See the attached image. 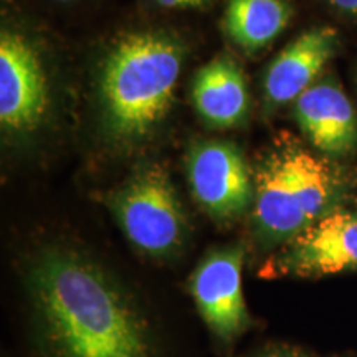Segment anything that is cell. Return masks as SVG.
I'll use <instances>...</instances> for the list:
<instances>
[{
  "mask_svg": "<svg viewBox=\"0 0 357 357\" xmlns=\"http://www.w3.org/2000/svg\"><path fill=\"white\" fill-rule=\"evenodd\" d=\"M199 113L215 126H234L247 111V86L231 60L217 58L199 71L194 84Z\"/></svg>",
  "mask_w": 357,
  "mask_h": 357,
  "instance_id": "8fae6325",
  "label": "cell"
},
{
  "mask_svg": "<svg viewBox=\"0 0 357 357\" xmlns=\"http://www.w3.org/2000/svg\"><path fill=\"white\" fill-rule=\"evenodd\" d=\"M337 48V32L328 26L307 30L289 43L268 68L265 91L275 105L298 100L331 60Z\"/></svg>",
  "mask_w": 357,
  "mask_h": 357,
  "instance_id": "30bf717a",
  "label": "cell"
},
{
  "mask_svg": "<svg viewBox=\"0 0 357 357\" xmlns=\"http://www.w3.org/2000/svg\"><path fill=\"white\" fill-rule=\"evenodd\" d=\"M298 123L307 139L326 154L342 155L357 146V119L341 88L319 83L296 100Z\"/></svg>",
  "mask_w": 357,
  "mask_h": 357,
  "instance_id": "9c48e42d",
  "label": "cell"
},
{
  "mask_svg": "<svg viewBox=\"0 0 357 357\" xmlns=\"http://www.w3.org/2000/svg\"><path fill=\"white\" fill-rule=\"evenodd\" d=\"M270 275L324 276L357 270V212H329L289 238Z\"/></svg>",
  "mask_w": 357,
  "mask_h": 357,
  "instance_id": "5b68a950",
  "label": "cell"
},
{
  "mask_svg": "<svg viewBox=\"0 0 357 357\" xmlns=\"http://www.w3.org/2000/svg\"><path fill=\"white\" fill-rule=\"evenodd\" d=\"M48 105L42 61L24 37H0V121L10 131H32Z\"/></svg>",
  "mask_w": 357,
  "mask_h": 357,
  "instance_id": "8992f818",
  "label": "cell"
},
{
  "mask_svg": "<svg viewBox=\"0 0 357 357\" xmlns=\"http://www.w3.org/2000/svg\"><path fill=\"white\" fill-rule=\"evenodd\" d=\"M29 281L56 357H149L137 311L88 258L71 250H45Z\"/></svg>",
  "mask_w": 357,
  "mask_h": 357,
  "instance_id": "6da1fadb",
  "label": "cell"
},
{
  "mask_svg": "<svg viewBox=\"0 0 357 357\" xmlns=\"http://www.w3.org/2000/svg\"><path fill=\"white\" fill-rule=\"evenodd\" d=\"M189 177L195 197L218 220L240 215L252 199L245 160L234 146L204 142L192 151Z\"/></svg>",
  "mask_w": 357,
  "mask_h": 357,
  "instance_id": "ba28073f",
  "label": "cell"
},
{
  "mask_svg": "<svg viewBox=\"0 0 357 357\" xmlns=\"http://www.w3.org/2000/svg\"><path fill=\"white\" fill-rule=\"evenodd\" d=\"M331 3L337 8H341V10L357 17V0H331Z\"/></svg>",
  "mask_w": 357,
  "mask_h": 357,
  "instance_id": "5bb4252c",
  "label": "cell"
},
{
  "mask_svg": "<svg viewBox=\"0 0 357 357\" xmlns=\"http://www.w3.org/2000/svg\"><path fill=\"white\" fill-rule=\"evenodd\" d=\"M291 10L283 0H230L225 24L231 40L258 50L287 29Z\"/></svg>",
  "mask_w": 357,
  "mask_h": 357,
  "instance_id": "7c38bea8",
  "label": "cell"
},
{
  "mask_svg": "<svg viewBox=\"0 0 357 357\" xmlns=\"http://www.w3.org/2000/svg\"><path fill=\"white\" fill-rule=\"evenodd\" d=\"M268 357H298V356H289V354H273V356H268Z\"/></svg>",
  "mask_w": 357,
  "mask_h": 357,
  "instance_id": "9a60e30c",
  "label": "cell"
},
{
  "mask_svg": "<svg viewBox=\"0 0 357 357\" xmlns=\"http://www.w3.org/2000/svg\"><path fill=\"white\" fill-rule=\"evenodd\" d=\"M182 52L166 37L128 35L102 66L101 89L114 134L142 136L171 108Z\"/></svg>",
  "mask_w": 357,
  "mask_h": 357,
  "instance_id": "7a4b0ae2",
  "label": "cell"
},
{
  "mask_svg": "<svg viewBox=\"0 0 357 357\" xmlns=\"http://www.w3.org/2000/svg\"><path fill=\"white\" fill-rule=\"evenodd\" d=\"M113 211L131 242L149 255H167L184 242L185 217L166 174H136L113 199Z\"/></svg>",
  "mask_w": 357,
  "mask_h": 357,
  "instance_id": "277c9868",
  "label": "cell"
},
{
  "mask_svg": "<svg viewBox=\"0 0 357 357\" xmlns=\"http://www.w3.org/2000/svg\"><path fill=\"white\" fill-rule=\"evenodd\" d=\"M257 229L268 242H288L331 212L339 176L328 160L296 144L273 151L255 176Z\"/></svg>",
  "mask_w": 357,
  "mask_h": 357,
  "instance_id": "3957f363",
  "label": "cell"
},
{
  "mask_svg": "<svg viewBox=\"0 0 357 357\" xmlns=\"http://www.w3.org/2000/svg\"><path fill=\"white\" fill-rule=\"evenodd\" d=\"M61 2H68V0H61Z\"/></svg>",
  "mask_w": 357,
  "mask_h": 357,
  "instance_id": "2e32d148",
  "label": "cell"
},
{
  "mask_svg": "<svg viewBox=\"0 0 357 357\" xmlns=\"http://www.w3.org/2000/svg\"><path fill=\"white\" fill-rule=\"evenodd\" d=\"M164 7H195L200 6L204 0H155Z\"/></svg>",
  "mask_w": 357,
  "mask_h": 357,
  "instance_id": "4fadbf2b",
  "label": "cell"
},
{
  "mask_svg": "<svg viewBox=\"0 0 357 357\" xmlns=\"http://www.w3.org/2000/svg\"><path fill=\"white\" fill-rule=\"evenodd\" d=\"M243 248L217 250L192 276V296L205 323L222 339H234L248 326L242 291Z\"/></svg>",
  "mask_w": 357,
  "mask_h": 357,
  "instance_id": "52a82bcc",
  "label": "cell"
}]
</instances>
